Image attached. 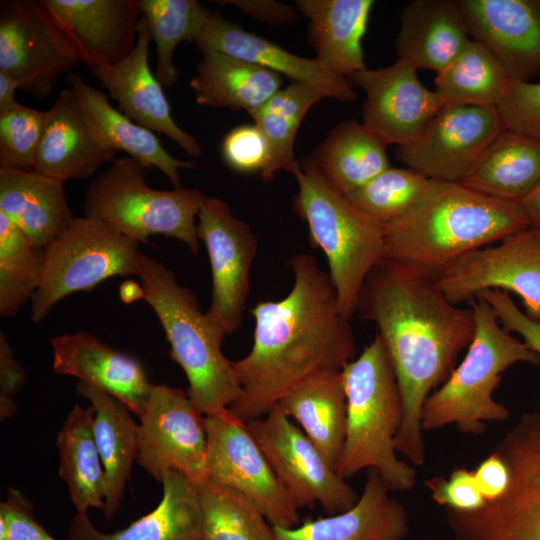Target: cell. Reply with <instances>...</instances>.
<instances>
[{
  "label": "cell",
  "instance_id": "obj_1",
  "mask_svg": "<svg viewBox=\"0 0 540 540\" xmlns=\"http://www.w3.org/2000/svg\"><path fill=\"white\" fill-rule=\"evenodd\" d=\"M357 310L377 326L400 388L403 417L396 450L421 466L426 459L421 410L472 343L473 310L451 303L437 274L387 258L366 278Z\"/></svg>",
  "mask_w": 540,
  "mask_h": 540
},
{
  "label": "cell",
  "instance_id": "obj_2",
  "mask_svg": "<svg viewBox=\"0 0 540 540\" xmlns=\"http://www.w3.org/2000/svg\"><path fill=\"white\" fill-rule=\"evenodd\" d=\"M290 292L278 301H260L251 309L253 345L232 361L241 386L229 407L244 422L266 415L303 382L339 372L356 358L350 319L340 311L329 273L308 253L289 261Z\"/></svg>",
  "mask_w": 540,
  "mask_h": 540
},
{
  "label": "cell",
  "instance_id": "obj_3",
  "mask_svg": "<svg viewBox=\"0 0 540 540\" xmlns=\"http://www.w3.org/2000/svg\"><path fill=\"white\" fill-rule=\"evenodd\" d=\"M528 227L520 202L491 198L461 183L431 179L422 197L384 226L385 258L439 275L465 254Z\"/></svg>",
  "mask_w": 540,
  "mask_h": 540
},
{
  "label": "cell",
  "instance_id": "obj_4",
  "mask_svg": "<svg viewBox=\"0 0 540 540\" xmlns=\"http://www.w3.org/2000/svg\"><path fill=\"white\" fill-rule=\"evenodd\" d=\"M347 400L346 437L335 471L344 479L377 470L391 491L413 488L416 471L397 457L403 417L396 374L385 346L374 339L342 370Z\"/></svg>",
  "mask_w": 540,
  "mask_h": 540
},
{
  "label": "cell",
  "instance_id": "obj_5",
  "mask_svg": "<svg viewBox=\"0 0 540 540\" xmlns=\"http://www.w3.org/2000/svg\"><path fill=\"white\" fill-rule=\"evenodd\" d=\"M138 277L143 299L157 315L170 344L171 357L186 375L189 397L204 416L229 408L240 397L241 386L232 361L222 351L225 332L159 260L142 253Z\"/></svg>",
  "mask_w": 540,
  "mask_h": 540
},
{
  "label": "cell",
  "instance_id": "obj_6",
  "mask_svg": "<svg viewBox=\"0 0 540 540\" xmlns=\"http://www.w3.org/2000/svg\"><path fill=\"white\" fill-rule=\"evenodd\" d=\"M292 174L298 184L293 210L307 223L311 245L324 253L340 311L351 319L366 278L385 258L384 225L353 205L310 157Z\"/></svg>",
  "mask_w": 540,
  "mask_h": 540
},
{
  "label": "cell",
  "instance_id": "obj_7",
  "mask_svg": "<svg viewBox=\"0 0 540 540\" xmlns=\"http://www.w3.org/2000/svg\"><path fill=\"white\" fill-rule=\"evenodd\" d=\"M470 307L475 336L463 361L425 400L422 431L455 424L463 433L479 435L486 422L507 420L508 409L492 396L501 373L516 363L540 365V355L509 334L487 302L476 298L470 301Z\"/></svg>",
  "mask_w": 540,
  "mask_h": 540
},
{
  "label": "cell",
  "instance_id": "obj_8",
  "mask_svg": "<svg viewBox=\"0 0 540 540\" xmlns=\"http://www.w3.org/2000/svg\"><path fill=\"white\" fill-rule=\"evenodd\" d=\"M147 169L130 156L116 158L88 186L84 216L103 221L140 244L156 234L175 238L198 255L195 220L205 195L198 188L153 189L145 182Z\"/></svg>",
  "mask_w": 540,
  "mask_h": 540
},
{
  "label": "cell",
  "instance_id": "obj_9",
  "mask_svg": "<svg viewBox=\"0 0 540 540\" xmlns=\"http://www.w3.org/2000/svg\"><path fill=\"white\" fill-rule=\"evenodd\" d=\"M509 483L473 511L447 509L450 540H540V410L524 413L494 447Z\"/></svg>",
  "mask_w": 540,
  "mask_h": 540
},
{
  "label": "cell",
  "instance_id": "obj_10",
  "mask_svg": "<svg viewBox=\"0 0 540 540\" xmlns=\"http://www.w3.org/2000/svg\"><path fill=\"white\" fill-rule=\"evenodd\" d=\"M139 245L103 221L75 218L43 250L41 277L31 299L32 321L41 322L63 298L78 291L89 292L105 279L138 276Z\"/></svg>",
  "mask_w": 540,
  "mask_h": 540
},
{
  "label": "cell",
  "instance_id": "obj_11",
  "mask_svg": "<svg viewBox=\"0 0 540 540\" xmlns=\"http://www.w3.org/2000/svg\"><path fill=\"white\" fill-rule=\"evenodd\" d=\"M247 424L297 509L318 503L328 515H334L356 504L360 495L278 404Z\"/></svg>",
  "mask_w": 540,
  "mask_h": 540
},
{
  "label": "cell",
  "instance_id": "obj_12",
  "mask_svg": "<svg viewBox=\"0 0 540 540\" xmlns=\"http://www.w3.org/2000/svg\"><path fill=\"white\" fill-rule=\"evenodd\" d=\"M206 476L247 498L273 527L292 528L298 509L278 481L247 422L229 408L206 415Z\"/></svg>",
  "mask_w": 540,
  "mask_h": 540
},
{
  "label": "cell",
  "instance_id": "obj_13",
  "mask_svg": "<svg viewBox=\"0 0 540 540\" xmlns=\"http://www.w3.org/2000/svg\"><path fill=\"white\" fill-rule=\"evenodd\" d=\"M137 464L157 482L178 472L194 484L207 478L205 416L188 393L154 385L140 416Z\"/></svg>",
  "mask_w": 540,
  "mask_h": 540
},
{
  "label": "cell",
  "instance_id": "obj_14",
  "mask_svg": "<svg viewBox=\"0 0 540 540\" xmlns=\"http://www.w3.org/2000/svg\"><path fill=\"white\" fill-rule=\"evenodd\" d=\"M79 58L41 1L12 0L1 4L0 71L19 89L45 98L62 74Z\"/></svg>",
  "mask_w": 540,
  "mask_h": 540
},
{
  "label": "cell",
  "instance_id": "obj_15",
  "mask_svg": "<svg viewBox=\"0 0 540 540\" xmlns=\"http://www.w3.org/2000/svg\"><path fill=\"white\" fill-rule=\"evenodd\" d=\"M446 298L459 305L498 289L518 295L525 314L540 320V230L528 227L460 257L438 275Z\"/></svg>",
  "mask_w": 540,
  "mask_h": 540
},
{
  "label": "cell",
  "instance_id": "obj_16",
  "mask_svg": "<svg viewBox=\"0 0 540 540\" xmlns=\"http://www.w3.org/2000/svg\"><path fill=\"white\" fill-rule=\"evenodd\" d=\"M504 129L497 107L444 105L395 156L428 179L460 183Z\"/></svg>",
  "mask_w": 540,
  "mask_h": 540
},
{
  "label": "cell",
  "instance_id": "obj_17",
  "mask_svg": "<svg viewBox=\"0 0 540 540\" xmlns=\"http://www.w3.org/2000/svg\"><path fill=\"white\" fill-rule=\"evenodd\" d=\"M197 219V236L206 247L212 274L206 314L230 334L242 323L258 241L248 224L235 217L221 199L205 196Z\"/></svg>",
  "mask_w": 540,
  "mask_h": 540
},
{
  "label": "cell",
  "instance_id": "obj_18",
  "mask_svg": "<svg viewBox=\"0 0 540 540\" xmlns=\"http://www.w3.org/2000/svg\"><path fill=\"white\" fill-rule=\"evenodd\" d=\"M346 79L365 92L363 124L387 146L411 143L444 106L442 97L425 87L417 69L403 59L388 67H366Z\"/></svg>",
  "mask_w": 540,
  "mask_h": 540
},
{
  "label": "cell",
  "instance_id": "obj_19",
  "mask_svg": "<svg viewBox=\"0 0 540 540\" xmlns=\"http://www.w3.org/2000/svg\"><path fill=\"white\" fill-rule=\"evenodd\" d=\"M50 16L90 69L114 67L134 50L140 10L134 0H42Z\"/></svg>",
  "mask_w": 540,
  "mask_h": 540
},
{
  "label": "cell",
  "instance_id": "obj_20",
  "mask_svg": "<svg viewBox=\"0 0 540 540\" xmlns=\"http://www.w3.org/2000/svg\"><path fill=\"white\" fill-rule=\"evenodd\" d=\"M471 39L485 46L510 81L540 74V0H457Z\"/></svg>",
  "mask_w": 540,
  "mask_h": 540
},
{
  "label": "cell",
  "instance_id": "obj_21",
  "mask_svg": "<svg viewBox=\"0 0 540 540\" xmlns=\"http://www.w3.org/2000/svg\"><path fill=\"white\" fill-rule=\"evenodd\" d=\"M151 42L147 19L141 15L137 43L131 54L117 66L90 70L118 103L121 113L137 124L165 135L189 156L200 157V144L175 122L163 86L151 72L148 63Z\"/></svg>",
  "mask_w": 540,
  "mask_h": 540
},
{
  "label": "cell",
  "instance_id": "obj_22",
  "mask_svg": "<svg viewBox=\"0 0 540 540\" xmlns=\"http://www.w3.org/2000/svg\"><path fill=\"white\" fill-rule=\"evenodd\" d=\"M50 343L54 372L77 377L119 399L139 417L143 414L154 384L137 359L85 331L56 336Z\"/></svg>",
  "mask_w": 540,
  "mask_h": 540
},
{
  "label": "cell",
  "instance_id": "obj_23",
  "mask_svg": "<svg viewBox=\"0 0 540 540\" xmlns=\"http://www.w3.org/2000/svg\"><path fill=\"white\" fill-rule=\"evenodd\" d=\"M194 43L201 52L216 51L257 64L288 77L292 83L311 86L326 98L343 102L358 99L345 77L330 72L316 58L298 56L213 13Z\"/></svg>",
  "mask_w": 540,
  "mask_h": 540
},
{
  "label": "cell",
  "instance_id": "obj_24",
  "mask_svg": "<svg viewBox=\"0 0 540 540\" xmlns=\"http://www.w3.org/2000/svg\"><path fill=\"white\" fill-rule=\"evenodd\" d=\"M116 153L91 127L72 90L63 89L45 111L32 170L62 183L84 179L113 162Z\"/></svg>",
  "mask_w": 540,
  "mask_h": 540
},
{
  "label": "cell",
  "instance_id": "obj_25",
  "mask_svg": "<svg viewBox=\"0 0 540 540\" xmlns=\"http://www.w3.org/2000/svg\"><path fill=\"white\" fill-rule=\"evenodd\" d=\"M389 491L381 474L369 469L354 506L292 528L274 527L277 540H403L409 531L407 511Z\"/></svg>",
  "mask_w": 540,
  "mask_h": 540
},
{
  "label": "cell",
  "instance_id": "obj_26",
  "mask_svg": "<svg viewBox=\"0 0 540 540\" xmlns=\"http://www.w3.org/2000/svg\"><path fill=\"white\" fill-rule=\"evenodd\" d=\"M471 36L457 0H413L400 13L394 41L399 59L436 73L467 46Z\"/></svg>",
  "mask_w": 540,
  "mask_h": 540
},
{
  "label": "cell",
  "instance_id": "obj_27",
  "mask_svg": "<svg viewBox=\"0 0 540 540\" xmlns=\"http://www.w3.org/2000/svg\"><path fill=\"white\" fill-rule=\"evenodd\" d=\"M158 506L113 533L99 531L87 512H76L68 540H203V515L196 484L178 472L163 480Z\"/></svg>",
  "mask_w": 540,
  "mask_h": 540
},
{
  "label": "cell",
  "instance_id": "obj_28",
  "mask_svg": "<svg viewBox=\"0 0 540 540\" xmlns=\"http://www.w3.org/2000/svg\"><path fill=\"white\" fill-rule=\"evenodd\" d=\"M63 184L34 170L0 168V213L39 250L46 249L76 218Z\"/></svg>",
  "mask_w": 540,
  "mask_h": 540
},
{
  "label": "cell",
  "instance_id": "obj_29",
  "mask_svg": "<svg viewBox=\"0 0 540 540\" xmlns=\"http://www.w3.org/2000/svg\"><path fill=\"white\" fill-rule=\"evenodd\" d=\"M372 0H297V9L310 21L308 41L316 59L330 72L347 78L366 68L362 39Z\"/></svg>",
  "mask_w": 540,
  "mask_h": 540
},
{
  "label": "cell",
  "instance_id": "obj_30",
  "mask_svg": "<svg viewBox=\"0 0 540 540\" xmlns=\"http://www.w3.org/2000/svg\"><path fill=\"white\" fill-rule=\"evenodd\" d=\"M67 82L87 121L108 147L116 152L124 151L148 169L158 168L167 176L173 188L181 187L179 169L195 168L194 161L173 157L153 131L114 108L102 91L89 85L80 75L68 74Z\"/></svg>",
  "mask_w": 540,
  "mask_h": 540
},
{
  "label": "cell",
  "instance_id": "obj_31",
  "mask_svg": "<svg viewBox=\"0 0 540 540\" xmlns=\"http://www.w3.org/2000/svg\"><path fill=\"white\" fill-rule=\"evenodd\" d=\"M76 392L90 402L93 410L94 435L106 479L103 512L107 520H112L137 460L139 425L128 407L114 396L82 381L77 383Z\"/></svg>",
  "mask_w": 540,
  "mask_h": 540
},
{
  "label": "cell",
  "instance_id": "obj_32",
  "mask_svg": "<svg viewBox=\"0 0 540 540\" xmlns=\"http://www.w3.org/2000/svg\"><path fill=\"white\" fill-rule=\"evenodd\" d=\"M190 80L196 103L248 114L281 89V75L224 53L205 50Z\"/></svg>",
  "mask_w": 540,
  "mask_h": 540
},
{
  "label": "cell",
  "instance_id": "obj_33",
  "mask_svg": "<svg viewBox=\"0 0 540 540\" xmlns=\"http://www.w3.org/2000/svg\"><path fill=\"white\" fill-rule=\"evenodd\" d=\"M294 418L334 469L343 451L347 400L342 371L313 377L285 394L277 403Z\"/></svg>",
  "mask_w": 540,
  "mask_h": 540
},
{
  "label": "cell",
  "instance_id": "obj_34",
  "mask_svg": "<svg viewBox=\"0 0 540 540\" xmlns=\"http://www.w3.org/2000/svg\"><path fill=\"white\" fill-rule=\"evenodd\" d=\"M540 182V140L504 129L460 182L491 198L520 202Z\"/></svg>",
  "mask_w": 540,
  "mask_h": 540
},
{
  "label": "cell",
  "instance_id": "obj_35",
  "mask_svg": "<svg viewBox=\"0 0 540 540\" xmlns=\"http://www.w3.org/2000/svg\"><path fill=\"white\" fill-rule=\"evenodd\" d=\"M387 145L363 123H339L309 156L344 195L391 167Z\"/></svg>",
  "mask_w": 540,
  "mask_h": 540
},
{
  "label": "cell",
  "instance_id": "obj_36",
  "mask_svg": "<svg viewBox=\"0 0 540 540\" xmlns=\"http://www.w3.org/2000/svg\"><path fill=\"white\" fill-rule=\"evenodd\" d=\"M92 408L75 405L57 436L59 476L65 482L76 512L105 506L106 479L97 448Z\"/></svg>",
  "mask_w": 540,
  "mask_h": 540
},
{
  "label": "cell",
  "instance_id": "obj_37",
  "mask_svg": "<svg viewBox=\"0 0 540 540\" xmlns=\"http://www.w3.org/2000/svg\"><path fill=\"white\" fill-rule=\"evenodd\" d=\"M510 79L499 61L471 39L435 78V91L444 105L494 106L502 100Z\"/></svg>",
  "mask_w": 540,
  "mask_h": 540
},
{
  "label": "cell",
  "instance_id": "obj_38",
  "mask_svg": "<svg viewBox=\"0 0 540 540\" xmlns=\"http://www.w3.org/2000/svg\"><path fill=\"white\" fill-rule=\"evenodd\" d=\"M324 98L311 86L291 83L249 114L269 146V164L262 174L264 181H272L280 170L293 172L298 163L294 142L299 126L311 107Z\"/></svg>",
  "mask_w": 540,
  "mask_h": 540
},
{
  "label": "cell",
  "instance_id": "obj_39",
  "mask_svg": "<svg viewBox=\"0 0 540 540\" xmlns=\"http://www.w3.org/2000/svg\"><path fill=\"white\" fill-rule=\"evenodd\" d=\"M157 52L156 78L165 88L175 86L178 72L173 63L182 41L195 42L212 12L196 0H140Z\"/></svg>",
  "mask_w": 540,
  "mask_h": 540
},
{
  "label": "cell",
  "instance_id": "obj_40",
  "mask_svg": "<svg viewBox=\"0 0 540 540\" xmlns=\"http://www.w3.org/2000/svg\"><path fill=\"white\" fill-rule=\"evenodd\" d=\"M203 540H277L274 527L240 493L208 478L196 484Z\"/></svg>",
  "mask_w": 540,
  "mask_h": 540
},
{
  "label": "cell",
  "instance_id": "obj_41",
  "mask_svg": "<svg viewBox=\"0 0 540 540\" xmlns=\"http://www.w3.org/2000/svg\"><path fill=\"white\" fill-rule=\"evenodd\" d=\"M43 265V250L0 213V314L14 316L36 292Z\"/></svg>",
  "mask_w": 540,
  "mask_h": 540
},
{
  "label": "cell",
  "instance_id": "obj_42",
  "mask_svg": "<svg viewBox=\"0 0 540 540\" xmlns=\"http://www.w3.org/2000/svg\"><path fill=\"white\" fill-rule=\"evenodd\" d=\"M430 182L431 179L409 168L391 166L345 196L385 226L404 215L426 192Z\"/></svg>",
  "mask_w": 540,
  "mask_h": 540
},
{
  "label": "cell",
  "instance_id": "obj_43",
  "mask_svg": "<svg viewBox=\"0 0 540 540\" xmlns=\"http://www.w3.org/2000/svg\"><path fill=\"white\" fill-rule=\"evenodd\" d=\"M45 111L24 105L0 115V168L33 169Z\"/></svg>",
  "mask_w": 540,
  "mask_h": 540
},
{
  "label": "cell",
  "instance_id": "obj_44",
  "mask_svg": "<svg viewBox=\"0 0 540 540\" xmlns=\"http://www.w3.org/2000/svg\"><path fill=\"white\" fill-rule=\"evenodd\" d=\"M497 108L506 129L540 140V82L510 81Z\"/></svg>",
  "mask_w": 540,
  "mask_h": 540
},
{
  "label": "cell",
  "instance_id": "obj_45",
  "mask_svg": "<svg viewBox=\"0 0 540 540\" xmlns=\"http://www.w3.org/2000/svg\"><path fill=\"white\" fill-rule=\"evenodd\" d=\"M224 162L239 173L265 172L269 164L268 142L256 124L237 126L224 136L221 144Z\"/></svg>",
  "mask_w": 540,
  "mask_h": 540
},
{
  "label": "cell",
  "instance_id": "obj_46",
  "mask_svg": "<svg viewBox=\"0 0 540 540\" xmlns=\"http://www.w3.org/2000/svg\"><path fill=\"white\" fill-rule=\"evenodd\" d=\"M432 499L447 509L473 511L484 506L474 472L465 468L454 470L448 479L437 476L425 481Z\"/></svg>",
  "mask_w": 540,
  "mask_h": 540
},
{
  "label": "cell",
  "instance_id": "obj_47",
  "mask_svg": "<svg viewBox=\"0 0 540 540\" xmlns=\"http://www.w3.org/2000/svg\"><path fill=\"white\" fill-rule=\"evenodd\" d=\"M476 298L484 300L491 306L506 331L518 333L523 342L540 355V320L527 316L505 291L489 289L481 292Z\"/></svg>",
  "mask_w": 540,
  "mask_h": 540
},
{
  "label": "cell",
  "instance_id": "obj_48",
  "mask_svg": "<svg viewBox=\"0 0 540 540\" xmlns=\"http://www.w3.org/2000/svg\"><path fill=\"white\" fill-rule=\"evenodd\" d=\"M32 503L15 488L0 503V518L7 525V540H56L34 516Z\"/></svg>",
  "mask_w": 540,
  "mask_h": 540
},
{
  "label": "cell",
  "instance_id": "obj_49",
  "mask_svg": "<svg viewBox=\"0 0 540 540\" xmlns=\"http://www.w3.org/2000/svg\"><path fill=\"white\" fill-rule=\"evenodd\" d=\"M25 371L14 358L13 349L6 335L0 332V418L12 417L17 411L13 396L25 382Z\"/></svg>",
  "mask_w": 540,
  "mask_h": 540
},
{
  "label": "cell",
  "instance_id": "obj_50",
  "mask_svg": "<svg viewBox=\"0 0 540 540\" xmlns=\"http://www.w3.org/2000/svg\"><path fill=\"white\" fill-rule=\"evenodd\" d=\"M213 2L220 5H233L254 19L274 25L290 24L298 18L293 6L271 0H227Z\"/></svg>",
  "mask_w": 540,
  "mask_h": 540
},
{
  "label": "cell",
  "instance_id": "obj_51",
  "mask_svg": "<svg viewBox=\"0 0 540 540\" xmlns=\"http://www.w3.org/2000/svg\"><path fill=\"white\" fill-rule=\"evenodd\" d=\"M481 494L486 501L499 498L509 483L506 464L495 453H491L473 471Z\"/></svg>",
  "mask_w": 540,
  "mask_h": 540
},
{
  "label": "cell",
  "instance_id": "obj_52",
  "mask_svg": "<svg viewBox=\"0 0 540 540\" xmlns=\"http://www.w3.org/2000/svg\"><path fill=\"white\" fill-rule=\"evenodd\" d=\"M19 89L18 82L4 71H0V115L8 113L21 104L15 100V91Z\"/></svg>",
  "mask_w": 540,
  "mask_h": 540
},
{
  "label": "cell",
  "instance_id": "obj_53",
  "mask_svg": "<svg viewBox=\"0 0 540 540\" xmlns=\"http://www.w3.org/2000/svg\"><path fill=\"white\" fill-rule=\"evenodd\" d=\"M520 204L529 220L530 226L540 230V182Z\"/></svg>",
  "mask_w": 540,
  "mask_h": 540
},
{
  "label": "cell",
  "instance_id": "obj_54",
  "mask_svg": "<svg viewBox=\"0 0 540 540\" xmlns=\"http://www.w3.org/2000/svg\"><path fill=\"white\" fill-rule=\"evenodd\" d=\"M143 288L138 286L134 281H127L120 288V296L123 302H133L139 298H143Z\"/></svg>",
  "mask_w": 540,
  "mask_h": 540
}]
</instances>
